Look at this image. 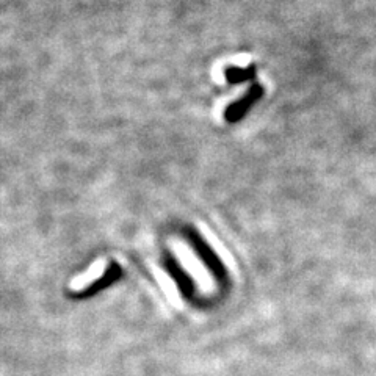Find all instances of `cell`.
Returning a JSON list of instances; mask_svg holds the SVG:
<instances>
[{
	"instance_id": "1",
	"label": "cell",
	"mask_w": 376,
	"mask_h": 376,
	"mask_svg": "<svg viewBox=\"0 0 376 376\" xmlns=\"http://www.w3.org/2000/svg\"><path fill=\"white\" fill-rule=\"evenodd\" d=\"M169 246L172 249L174 256L179 259V262L182 263V267L191 274V278L196 281V284L199 287H203L204 290L210 292L213 287V282L210 279V276L207 273V270L204 268V265L197 260V257L193 254V251L182 241H169Z\"/></svg>"
},
{
	"instance_id": "4",
	"label": "cell",
	"mask_w": 376,
	"mask_h": 376,
	"mask_svg": "<svg viewBox=\"0 0 376 376\" xmlns=\"http://www.w3.org/2000/svg\"><path fill=\"white\" fill-rule=\"evenodd\" d=\"M152 271H154L156 279H157V282L160 284V287H162L163 293L166 295V298H168L169 303H171L172 306L181 307L182 303H181L179 290H178V285H175V282L172 281L171 276H169L168 273H165L163 270H160L159 267H152Z\"/></svg>"
},
{
	"instance_id": "2",
	"label": "cell",
	"mask_w": 376,
	"mask_h": 376,
	"mask_svg": "<svg viewBox=\"0 0 376 376\" xmlns=\"http://www.w3.org/2000/svg\"><path fill=\"white\" fill-rule=\"evenodd\" d=\"M105 270H107V260H104V259L96 260L90 267V270H86L85 273H82L80 276H77V278H74L71 281V290H74V292L83 290L85 287L91 285L93 282H96L97 279L102 278Z\"/></svg>"
},
{
	"instance_id": "3",
	"label": "cell",
	"mask_w": 376,
	"mask_h": 376,
	"mask_svg": "<svg viewBox=\"0 0 376 376\" xmlns=\"http://www.w3.org/2000/svg\"><path fill=\"white\" fill-rule=\"evenodd\" d=\"M199 231L204 234L207 243L213 248V251L216 253V256L224 262V265H228L232 271H237V270H235V262H234L231 253L228 251V248H226V246L223 245V241H221V240H219V238H218V237L207 228V226H206L204 223H199Z\"/></svg>"
}]
</instances>
